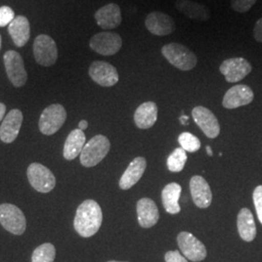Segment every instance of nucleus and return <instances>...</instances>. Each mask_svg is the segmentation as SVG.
Returning a JSON list of instances; mask_svg holds the SVG:
<instances>
[{
	"instance_id": "20",
	"label": "nucleus",
	"mask_w": 262,
	"mask_h": 262,
	"mask_svg": "<svg viewBox=\"0 0 262 262\" xmlns=\"http://www.w3.org/2000/svg\"><path fill=\"white\" fill-rule=\"evenodd\" d=\"M146 167H147V161L145 158L138 157L133 159L120 179V182H119L120 187L123 190H127L133 187L135 184H137L138 181L142 178Z\"/></svg>"
},
{
	"instance_id": "39",
	"label": "nucleus",
	"mask_w": 262,
	"mask_h": 262,
	"mask_svg": "<svg viewBox=\"0 0 262 262\" xmlns=\"http://www.w3.org/2000/svg\"><path fill=\"white\" fill-rule=\"evenodd\" d=\"M108 262H126V261H116V260H111V261H108Z\"/></svg>"
},
{
	"instance_id": "6",
	"label": "nucleus",
	"mask_w": 262,
	"mask_h": 262,
	"mask_svg": "<svg viewBox=\"0 0 262 262\" xmlns=\"http://www.w3.org/2000/svg\"><path fill=\"white\" fill-rule=\"evenodd\" d=\"M28 179L32 187L42 193H48L56 187L53 172L40 163H31L28 166Z\"/></svg>"
},
{
	"instance_id": "31",
	"label": "nucleus",
	"mask_w": 262,
	"mask_h": 262,
	"mask_svg": "<svg viewBox=\"0 0 262 262\" xmlns=\"http://www.w3.org/2000/svg\"><path fill=\"white\" fill-rule=\"evenodd\" d=\"M15 18V13L9 6L0 7V28L10 25Z\"/></svg>"
},
{
	"instance_id": "1",
	"label": "nucleus",
	"mask_w": 262,
	"mask_h": 262,
	"mask_svg": "<svg viewBox=\"0 0 262 262\" xmlns=\"http://www.w3.org/2000/svg\"><path fill=\"white\" fill-rule=\"evenodd\" d=\"M102 220L103 215L99 204L94 200L88 199L76 211L74 228L80 236L89 238L97 233L102 225Z\"/></svg>"
},
{
	"instance_id": "33",
	"label": "nucleus",
	"mask_w": 262,
	"mask_h": 262,
	"mask_svg": "<svg viewBox=\"0 0 262 262\" xmlns=\"http://www.w3.org/2000/svg\"><path fill=\"white\" fill-rule=\"evenodd\" d=\"M165 262H188L187 258L182 255L179 251H169L165 253Z\"/></svg>"
},
{
	"instance_id": "13",
	"label": "nucleus",
	"mask_w": 262,
	"mask_h": 262,
	"mask_svg": "<svg viewBox=\"0 0 262 262\" xmlns=\"http://www.w3.org/2000/svg\"><path fill=\"white\" fill-rule=\"evenodd\" d=\"M90 77L101 86H113L119 82V73L115 66L101 60L94 61L89 69Z\"/></svg>"
},
{
	"instance_id": "35",
	"label": "nucleus",
	"mask_w": 262,
	"mask_h": 262,
	"mask_svg": "<svg viewBox=\"0 0 262 262\" xmlns=\"http://www.w3.org/2000/svg\"><path fill=\"white\" fill-rule=\"evenodd\" d=\"M6 113V106L3 103H0V122L3 120Z\"/></svg>"
},
{
	"instance_id": "7",
	"label": "nucleus",
	"mask_w": 262,
	"mask_h": 262,
	"mask_svg": "<svg viewBox=\"0 0 262 262\" xmlns=\"http://www.w3.org/2000/svg\"><path fill=\"white\" fill-rule=\"evenodd\" d=\"M90 47L101 56H114L122 49V39L115 32H99L91 38Z\"/></svg>"
},
{
	"instance_id": "11",
	"label": "nucleus",
	"mask_w": 262,
	"mask_h": 262,
	"mask_svg": "<svg viewBox=\"0 0 262 262\" xmlns=\"http://www.w3.org/2000/svg\"><path fill=\"white\" fill-rule=\"evenodd\" d=\"M4 66L10 82L16 88L25 85L28 80V73L25 69L23 57L15 51H8L3 56Z\"/></svg>"
},
{
	"instance_id": "19",
	"label": "nucleus",
	"mask_w": 262,
	"mask_h": 262,
	"mask_svg": "<svg viewBox=\"0 0 262 262\" xmlns=\"http://www.w3.org/2000/svg\"><path fill=\"white\" fill-rule=\"evenodd\" d=\"M138 223L143 228H150L158 224L159 220V208L150 198H141L137 202Z\"/></svg>"
},
{
	"instance_id": "2",
	"label": "nucleus",
	"mask_w": 262,
	"mask_h": 262,
	"mask_svg": "<svg viewBox=\"0 0 262 262\" xmlns=\"http://www.w3.org/2000/svg\"><path fill=\"white\" fill-rule=\"evenodd\" d=\"M161 54L169 63L182 71L192 70L197 66V57L193 52L180 43H169L161 48Z\"/></svg>"
},
{
	"instance_id": "9",
	"label": "nucleus",
	"mask_w": 262,
	"mask_h": 262,
	"mask_svg": "<svg viewBox=\"0 0 262 262\" xmlns=\"http://www.w3.org/2000/svg\"><path fill=\"white\" fill-rule=\"evenodd\" d=\"M179 248L185 257L193 262L204 260L207 256L205 245L189 232L183 231L177 237Z\"/></svg>"
},
{
	"instance_id": "21",
	"label": "nucleus",
	"mask_w": 262,
	"mask_h": 262,
	"mask_svg": "<svg viewBox=\"0 0 262 262\" xmlns=\"http://www.w3.org/2000/svg\"><path fill=\"white\" fill-rule=\"evenodd\" d=\"M158 121V106L152 101L141 104L134 113V122L138 128L148 129Z\"/></svg>"
},
{
	"instance_id": "23",
	"label": "nucleus",
	"mask_w": 262,
	"mask_h": 262,
	"mask_svg": "<svg viewBox=\"0 0 262 262\" xmlns=\"http://www.w3.org/2000/svg\"><path fill=\"white\" fill-rule=\"evenodd\" d=\"M237 228L240 237L245 242H252L256 237V226L253 213L248 208L241 209L237 215Z\"/></svg>"
},
{
	"instance_id": "22",
	"label": "nucleus",
	"mask_w": 262,
	"mask_h": 262,
	"mask_svg": "<svg viewBox=\"0 0 262 262\" xmlns=\"http://www.w3.org/2000/svg\"><path fill=\"white\" fill-rule=\"evenodd\" d=\"M175 6L186 17L197 21H206L211 17L208 7L191 0H176Z\"/></svg>"
},
{
	"instance_id": "36",
	"label": "nucleus",
	"mask_w": 262,
	"mask_h": 262,
	"mask_svg": "<svg viewBox=\"0 0 262 262\" xmlns=\"http://www.w3.org/2000/svg\"><path fill=\"white\" fill-rule=\"evenodd\" d=\"M182 114L183 115L180 117V122L183 125H187V124H188V117L184 115V112H182Z\"/></svg>"
},
{
	"instance_id": "30",
	"label": "nucleus",
	"mask_w": 262,
	"mask_h": 262,
	"mask_svg": "<svg viewBox=\"0 0 262 262\" xmlns=\"http://www.w3.org/2000/svg\"><path fill=\"white\" fill-rule=\"evenodd\" d=\"M257 0H231V8L238 13H246L253 7Z\"/></svg>"
},
{
	"instance_id": "12",
	"label": "nucleus",
	"mask_w": 262,
	"mask_h": 262,
	"mask_svg": "<svg viewBox=\"0 0 262 262\" xmlns=\"http://www.w3.org/2000/svg\"><path fill=\"white\" fill-rule=\"evenodd\" d=\"M191 115L194 122L208 138L214 139L220 135V123L214 113L211 110L203 106H197L193 108Z\"/></svg>"
},
{
	"instance_id": "34",
	"label": "nucleus",
	"mask_w": 262,
	"mask_h": 262,
	"mask_svg": "<svg viewBox=\"0 0 262 262\" xmlns=\"http://www.w3.org/2000/svg\"><path fill=\"white\" fill-rule=\"evenodd\" d=\"M253 37L255 41L262 43V18L258 19L253 28Z\"/></svg>"
},
{
	"instance_id": "18",
	"label": "nucleus",
	"mask_w": 262,
	"mask_h": 262,
	"mask_svg": "<svg viewBox=\"0 0 262 262\" xmlns=\"http://www.w3.org/2000/svg\"><path fill=\"white\" fill-rule=\"evenodd\" d=\"M190 193L194 204L198 208L205 209L212 203V191L206 180L201 176H193L189 182Z\"/></svg>"
},
{
	"instance_id": "25",
	"label": "nucleus",
	"mask_w": 262,
	"mask_h": 262,
	"mask_svg": "<svg viewBox=\"0 0 262 262\" xmlns=\"http://www.w3.org/2000/svg\"><path fill=\"white\" fill-rule=\"evenodd\" d=\"M85 145V135L81 129H74L69 133L63 147V157L67 160H73L79 157Z\"/></svg>"
},
{
	"instance_id": "3",
	"label": "nucleus",
	"mask_w": 262,
	"mask_h": 262,
	"mask_svg": "<svg viewBox=\"0 0 262 262\" xmlns=\"http://www.w3.org/2000/svg\"><path fill=\"white\" fill-rule=\"evenodd\" d=\"M111 148L109 139L104 135H96L88 143L80 155V160L84 167H94L100 163Z\"/></svg>"
},
{
	"instance_id": "26",
	"label": "nucleus",
	"mask_w": 262,
	"mask_h": 262,
	"mask_svg": "<svg viewBox=\"0 0 262 262\" xmlns=\"http://www.w3.org/2000/svg\"><path fill=\"white\" fill-rule=\"evenodd\" d=\"M181 192L182 187L177 183H170L162 189V204L165 211L169 214L176 215L180 213L181 206L179 204V200L181 197Z\"/></svg>"
},
{
	"instance_id": "32",
	"label": "nucleus",
	"mask_w": 262,
	"mask_h": 262,
	"mask_svg": "<svg viewBox=\"0 0 262 262\" xmlns=\"http://www.w3.org/2000/svg\"><path fill=\"white\" fill-rule=\"evenodd\" d=\"M253 200L257 217L262 225V186H258L254 188Z\"/></svg>"
},
{
	"instance_id": "29",
	"label": "nucleus",
	"mask_w": 262,
	"mask_h": 262,
	"mask_svg": "<svg viewBox=\"0 0 262 262\" xmlns=\"http://www.w3.org/2000/svg\"><path fill=\"white\" fill-rule=\"evenodd\" d=\"M179 143L181 148L188 152H195L200 149L201 142L195 135L189 132H183L179 136Z\"/></svg>"
},
{
	"instance_id": "37",
	"label": "nucleus",
	"mask_w": 262,
	"mask_h": 262,
	"mask_svg": "<svg viewBox=\"0 0 262 262\" xmlns=\"http://www.w3.org/2000/svg\"><path fill=\"white\" fill-rule=\"evenodd\" d=\"M88 126H89V123H88L86 121H84V120L79 122V129H81V130L84 131V129H86Z\"/></svg>"
},
{
	"instance_id": "14",
	"label": "nucleus",
	"mask_w": 262,
	"mask_h": 262,
	"mask_svg": "<svg viewBox=\"0 0 262 262\" xmlns=\"http://www.w3.org/2000/svg\"><path fill=\"white\" fill-rule=\"evenodd\" d=\"M145 27L151 34L157 36H166L173 33L176 25L172 17L162 12H151L145 19Z\"/></svg>"
},
{
	"instance_id": "27",
	"label": "nucleus",
	"mask_w": 262,
	"mask_h": 262,
	"mask_svg": "<svg viewBox=\"0 0 262 262\" xmlns=\"http://www.w3.org/2000/svg\"><path fill=\"white\" fill-rule=\"evenodd\" d=\"M56 257V248L53 244H42L32 253L31 262H54Z\"/></svg>"
},
{
	"instance_id": "4",
	"label": "nucleus",
	"mask_w": 262,
	"mask_h": 262,
	"mask_svg": "<svg viewBox=\"0 0 262 262\" xmlns=\"http://www.w3.org/2000/svg\"><path fill=\"white\" fill-rule=\"evenodd\" d=\"M0 224L12 234L21 235L27 229V220L23 211L9 203L0 205Z\"/></svg>"
},
{
	"instance_id": "24",
	"label": "nucleus",
	"mask_w": 262,
	"mask_h": 262,
	"mask_svg": "<svg viewBox=\"0 0 262 262\" xmlns=\"http://www.w3.org/2000/svg\"><path fill=\"white\" fill-rule=\"evenodd\" d=\"M9 34L17 47H24L30 38V26L28 18L18 16L9 25Z\"/></svg>"
},
{
	"instance_id": "16",
	"label": "nucleus",
	"mask_w": 262,
	"mask_h": 262,
	"mask_svg": "<svg viewBox=\"0 0 262 262\" xmlns=\"http://www.w3.org/2000/svg\"><path fill=\"white\" fill-rule=\"evenodd\" d=\"M24 121L23 113L19 109L11 110L4 118L0 126V139L4 143H12L19 135Z\"/></svg>"
},
{
	"instance_id": "38",
	"label": "nucleus",
	"mask_w": 262,
	"mask_h": 262,
	"mask_svg": "<svg viewBox=\"0 0 262 262\" xmlns=\"http://www.w3.org/2000/svg\"><path fill=\"white\" fill-rule=\"evenodd\" d=\"M206 151L209 157H212V156H213V150H212V149H211V147H210V146H207Z\"/></svg>"
},
{
	"instance_id": "10",
	"label": "nucleus",
	"mask_w": 262,
	"mask_h": 262,
	"mask_svg": "<svg viewBox=\"0 0 262 262\" xmlns=\"http://www.w3.org/2000/svg\"><path fill=\"white\" fill-rule=\"evenodd\" d=\"M252 64L243 57L225 59L220 66V72L225 76L226 82L237 83L242 81L252 72Z\"/></svg>"
},
{
	"instance_id": "15",
	"label": "nucleus",
	"mask_w": 262,
	"mask_h": 262,
	"mask_svg": "<svg viewBox=\"0 0 262 262\" xmlns=\"http://www.w3.org/2000/svg\"><path fill=\"white\" fill-rule=\"evenodd\" d=\"M254 97L253 90L247 84H236L225 93L223 106L226 109H236L252 103Z\"/></svg>"
},
{
	"instance_id": "40",
	"label": "nucleus",
	"mask_w": 262,
	"mask_h": 262,
	"mask_svg": "<svg viewBox=\"0 0 262 262\" xmlns=\"http://www.w3.org/2000/svg\"><path fill=\"white\" fill-rule=\"evenodd\" d=\"M0 49H1V36H0Z\"/></svg>"
},
{
	"instance_id": "17",
	"label": "nucleus",
	"mask_w": 262,
	"mask_h": 262,
	"mask_svg": "<svg viewBox=\"0 0 262 262\" xmlns=\"http://www.w3.org/2000/svg\"><path fill=\"white\" fill-rule=\"evenodd\" d=\"M94 19L102 29H114L122 24V11L118 4L110 3L97 10L94 14Z\"/></svg>"
},
{
	"instance_id": "5",
	"label": "nucleus",
	"mask_w": 262,
	"mask_h": 262,
	"mask_svg": "<svg viewBox=\"0 0 262 262\" xmlns=\"http://www.w3.org/2000/svg\"><path fill=\"white\" fill-rule=\"evenodd\" d=\"M66 118L67 113L62 105H50L41 114L39 129L45 135H53L61 128L66 122Z\"/></svg>"
},
{
	"instance_id": "8",
	"label": "nucleus",
	"mask_w": 262,
	"mask_h": 262,
	"mask_svg": "<svg viewBox=\"0 0 262 262\" xmlns=\"http://www.w3.org/2000/svg\"><path fill=\"white\" fill-rule=\"evenodd\" d=\"M33 54L38 64L54 66L58 56L55 40L46 34L39 35L33 43Z\"/></svg>"
},
{
	"instance_id": "28",
	"label": "nucleus",
	"mask_w": 262,
	"mask_h": 262,
	"mask_svg": "<svg viewBox=\"0 0 262 262\" xmlns=\"http://www.w3.org/2000/svg\"><path fill=\"white\" fill-rule=\"evenodd\" d=\"M187 160V151L186 150L182 148L175 149V150L169 156V158L167 159V167H168L169 171L181 172L185 167Z\"/></svg>"
}]
</instances>
